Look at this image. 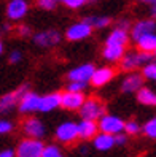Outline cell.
I'll use <instances>...</instances> for the list:
<instances>
[{"label":"cell","instance_id":"37","mask_svg":"<svg viewBox=\"0 0 156 157\" xmlns=\"http://www.w3.org/2000/svg\"><path fill=\"white\" fill-rule=\"evenodd\" d=\"M150 13H151V16H154V17H156V2H153V3H151Z\"/></svg>","mask_w":156,"mask_h":157},{"label":"cell","instance_id":"11","mask_svg":"<svg viewBox=\"0 0 156 157\" xmlns=\"http://www.w3.org/2000/svg\"><path fill=\"white\" fill-rule=\"evenodd\" d=\"M18 108L22 114H30V113H37L40 108V95L35 94L32 90H26L24 94L19 97L18 101Z\"/></svg>","mask_w":156,"mask_h":157},{"label":"cell","instance_id":"9","mask_svg":"<svg viewBox=\"0 0 156 157\" xmlns=\"http://www.w3.org/2000/svg\"><path fill=\"white\" fill-rule=\"evenodd\" d=\"M61 41H62V33L56 29L37 32L34 35V43L40 48H53V46H58Z\"/></svg>","mask_w":156,"mask_h":157},{"label":"cell","instance_id":"1","mask_svg":"<svg viewBox=\"0 0 156 157\" xmlns=\"http://www.w3.org/2000/svg\"><path fill=\"white\" fill-rule=\"evenodd\" d=\"M153 56L154 54H148V52H142L139 49L135 51H126L123 54V57L120 59V68L123 71H134L137 70L139 67L145 65L153 60Z\"/></svg>","mask_w":156,"mask_h":157},{"label":"cell","instance_id":"31","mask_svg":"<svg viewBox=\"0 0 156 157\" xmlns=\"http://www.w3.org/2000/svg\"><path fill=\"white\" fill-rule=\"evenodd\" d=\"M88 87V82H81V81H69L67 84V90H73V92H85Z\"/></svg>","mask_w":156,"mask_h":157},{"label":"cell","instance_id":"7","mask_svg":"<svg viewBox=\"0 0 156 157\" xmlns=\"http://www.w3.org/2000/svg\"><path fill=\"white\" fill-rule=\"evenodd\" d=\"M26 90H29V84H22L21 87H18L16 90L8 92V94L0 97V114H6V113H10L11 109H14L18 106L19 97L24 94Z\"/></svg>","mask_w":156,"mask_h":157},{"label":"cell","instance_id":"35","mask_svg":"<svg viewBox=\"0 0 156 157\" xmlns=\"http://www.w3.org/2000/svg\"><path fill=\"white\" fill-rule=\"evenodd\" d=\"M113 136H115V144L116 146H124L127 143V136H129V135H126L124 132H120V133H116Z\"/></svg>","mask_w":156,"mask_h":157},{"label":"cell","instance_id":"12","mask_svg":"<svg viewBox=\"0 0 156 157\" xmlns=\"http://www.w3.org/2000/svg\"><path fill=\"white\" fill-rule=\"evenodd\" d=\"M22 132L29 138H38V140H42L45 136V133H46V128H45V124L38 117L29 116L27 119H24V122H22Z\"/></svg>","mask_w":156,"mask_h":157},{"label":"cell","instance_id":"30","mask_svg":"<svg viewBox=\"0 0 156 157\" xmlns=\"http://www.w3.org/2000/svg\"><path fill=\"white\" fill-rule=\"evenodd\" d=\"M59 2H61V0H37V6L42 8V10L50 11V10H54Z\"/></svg>","mask_w":156,"mask_h":157},{"label":"cell","instance_id":"21","mask_svg":"<svg viewBox=\"0 0 156 157\" xmlns=\"http://www.w3.org/2000/svg\"><path fill=\"white\" fill-rule=\"evenodd\" d=\"M93 144L97 151H110L115 146V136L110 133H104V132H97L96 136L93 138Z\"/></svg>","mask_w":156,"mask_h":157},{"label":"cell","instance_id":"19","mask_svg":"<svg viewBox=\"0 0 156 157\" xmlns=\"http://www.w3.org/2000/svg\"><path fill=\"white\" fill-rule=\"evenodd\" d=\"M61 106V92H51V94L40 97V113H50Z\"/></svg>","mask_w":156,"mask_h":157},{"label":"cell","instance_id":"6","mask_svg":"<svg viewBox=\"0 0 156 157\" xmlns=\"http://www.w3.org/2000/svg\"><path fill=\"white\" fill-rule=\"evenodd\" d=\"M93 27L89 25V22L85 19V21H78V22H73L72 25L67 27L66 30V38L69 41H83L86 38H89L91 33H93Z\"/></svg>","mask_w":156,"mask_h":157},{"label":"cell","instance_id":"15","mask_svg":"<svg viewBox=\"0 0 156 157\" xmlns=\"http://www.w3.org/2000/svg\"><path fill=\"white\" fill-rule=\"evenodd\" d=\"M94 63H91V62H85V63H81V65L75 67V68H72L69 71V81H81V82H89L91 79V75H93V71H94Z\"/></svg>","mask_w":156,"mask_h":157},{"label":"cell","instance_id":"14","mask_svg":"<svg viewBox=\"0 0 156 157\" xmlns=\"http://www.w3.org/2000/svg\"><path fill=\"white\" fill-rule=\"evenodd\" d=\"M145 78L142 76L140 71H127V75L121 81V90L124 94H135L142 86H143Z\"/></svg>","mask_w":156,"mask_h":157},{"label":"cell","instance_id":"42","mask_svg":"<svg viewBox=\"0 0 156 157\" xmlns=\"http://www.w3.org/2000/svg\"><path fill=\"white\" fill-rule=\"evenodd\" d=\"M153 81H156V75H154V78H153Z\"/></svg>","mask_w":156,"mask_h":157},{"label":"cell","instance_id":"33","mask_svg":"<svg viewBox=\"0 0 156 157\" xmlns=\"http://www.w3.org/2000/svg\"><path fill=\"white\" fill-rule=\"evenodd\" d=\"M8 60H10V63H19L22 60V52L18 51V49L11 51L10 56H8Z\"/></svg>","mask_w":156,"mask_h":157},{"label":"cell","instance_id":"10","mask_svg":"<svg viewBox=\"0 0 156 157\" xmlns=\"http://www.w3.org/2000/svg\"><path fill=\"white\" fill-rule=\"evenodd\" d=\"M85 98V92H73L66 89L64 92H61V106L64 109H69V111H78Z\"/></svg>","mask_w":156,"mask_h":157},{"label":"cell","instance_id":"18","mask_svg":"<svg viewBox=\"0 0 156 157\" xmlns=\"http://www.w3.org/2000/svg\"><path fill=\"white\" fill-rule=\"evenodd\" d=\"M78 128V138L80 140H93L96 133L99 132L97 121H89V119H81L77 124Z\"/></svg>","mask_w":156,"mask_h":157},{"label":"cell","instance_id":"27","mask_svg":"<svg viewBox=\"0 0 156 157\" xmlns=\"http://www.w3.org/2000/svg\"><path fill=\"white\" fill-rule=\"evenodd\" d=\"M140 130H142V127L137 121H127V122L124 121V130L123 132L126 135H139Z\"/></svg>","mask_w":156,"mask_h":157},{"label":"cell","instance_id":"34","mask_svg":"<svg viewBox=\"0 0 156 157\" xmlns=\"http://www.w3.org/2000/svg\"><path fill=\"white\" fill-rule=\"evenodd\" d=\"M16 32H18V35L19 36H30L32 35V30H30V27L29 25H26V24H21V25H18V29H16Z\"/></svg>","mask_w":156,"mask_h":157},{"label":"cell","instance_id":"2","mask_svg":"<svg viewBox=\"0 0 156 157\" xmlns=\"http://www.w3.org/2000/svg\"><path fill=\"white\" fill-rule=\"evenodd\" d=\"M78 113H80L81 119L97 121L102 114H105V103L97 97H86L83 105L80 106Z\"/></svg>","mask_w":156,"mask_h":157},{"label":"cell","instance_id":"28","mask_svg":"<svg viewBox=\"0 0 156 157\" xmlns=\"http://www.w3.org/2000/svg\"><path fill=\"white\" fill-rule=\"evenodd\" d=\"M154 75H156V62L151 60V62L145 63V65L142 67V76H143L145 79H151V81H153Z\"/></svg>","mask_w":156,"mask_h":157},{"label":"cell","instance_id":"3","mask_svg":"<svg viewBox=\"0 0 156 157\" xmlns=\"http://www.w3.org/2000/svg\"><path fill=\"white\" fill-rule=\"evenodd\" d=\"M43 147H45V144L42 140L26 136L24 140L18 143L16 149H14V155L16 157H42Z\"/></svg>","mask_w":156,"mask_h":157},{"label":"cell","instance_id":"26","mask_svg":"<svg viewBox=\"0 0 156 157\" xmlns=\"http://www.w3.org/2000/svg\"><path fill=\"white\" fill-rule=\"evenodd\" d=\"M143 133L148 136V138H151V140H156V116L151 117V119H148V121L145 122Z\"/></svg>","mask_w":156,"mask_h":157},{"label":"cell","instance_id":"41","mask_svg":"<svg viewBox=\"0 0 156 157\" xmlns=\"http://www.w3.org/2000/svg\"><path fill=\"white\" fill-rule=\"evenodd\" d=\"M88 2H97V0H88Z\"/></svg>","mask_w":156,"mask_h":157},{"label":"cell","instance_id":"38","mask_svg":"<svg viewBox=\"0 0 156 157\" xmlns=\"http://www.w3.org/2000/svg\"><path fill=\"white\" fill-rule=\"evenodd\" d=\"M80 152H81V154H86V152H88V147H86V146L83 144V146L80 147Z\"/></svg>","mask_w":156,"mask_h":157},{"label":"cell","instance_id":"13","mask_svg":"<svg viewBox=\"0 0 156 157\" xmlns=\"http://www.w3.org/2000/svg\"><path fill=\"white\" fill-rule=\"evenodd\" d=\"M29 13V2L27 0H10L6 5V16L10 21H21Z\"/></svg>","mask_w":156,"mask_h":157},{"label":"cell","instance_id":"43","mask_svg":"<svg viewBox=\"0 0 156 157\" xmlns=\"http://www.w3.org/2000/svg\"><path fill=\"white\" fill-rule=\"evenodd\" d=\"M154 54H156V52H154Z\"/></svg>","mask_w":156,"mask_h":157},{"label":"cell","instance_id":"29","mask_svg":"<svg viewBox=\"0 0 156 157\" xmlns=\"http://www.w3.org/2000/svg\"><path fill=\"white\" fill-rule=\"evenodd\" d=\"M61 3H64L70 10H80L88 3V0H61Z\"/></svg>","mask_w":156,"mask_h":157},{"label":"cell","instance_id":"32","mask_svg":"<svg viewBox=\"0 0 156 157\" xmlns=\"http://www.w3.org/2000/svg\"><path fill=\"white\" fill-rule=\"evenodd\" d=\"M13 122L8 119H0V135H6L13 130Z\"/></svg>","mask_w":156,"mask_h":157},{"label":"cell","instance_id":"24","mask_svg":"<svg viewBox=\"0 0 156 157\" xmlns=\"http://www.w3.org/2000/svg\"><path fill=\"white\" fill-rule=\"evenodd\" d=\"M86 21L89 22V25L93 29H105L112 24V17L110 16H91L86 17Z\"/></svg>","mask_w":156,"mask_h":157},{"label":"cell","instance_id":"5","mask_svg":"<svg viewBox=\"0 0 156 157\" xmlns=\"http://www.w3.org/2000/svg\"><path fill=\"white\" fill-rule=\"evenodd\" d=\"M56 140L62 144H73L78 140V128H77V122L73 121H64L56 127L54 132Z\"/></svg>","mask_w":156,"mask_h":157},{"label":"cell","instance_id":"20","mask_svg":"<svg viewBox=\"0 0 156 157\" xmlns=\"http://www.w3.org/2000/svg\"><path fill=\"white\" fill-rule=\"evenodd\" d=\"M135 46H137V49L142 51V52L154 54L156 52V32L142 35L140 38L135 40Z\"/></svg>","mask_w":156,"mask_h":157},{"label":"cell","instance_id":"25","mask_svg":"<svg viewBox=\"0 0 156 157\" xmlns=\"http://www.w3.org/2000/svg\"><path fill=\"white\" fill-rule=\"evenodd\" d=\"M42 157H64V154H62L59 146H56V144H45Z\"/></svg>","mask_w":156,"mask_h":157},{"label":"cell","instance_id":"40","mask_svg":"<svg viewBox=\"0 0 156 157\" xmlns=\"http://www.w3.org/2000/svg\"><path fill=\"white\" fill-rule=\"evenodd\" d=\"M3 52V43H2V40H0V54Z\"/></svg>","mask_w":156,"mask_h":157},{"label":"cell","instance_id":"39","mask_svg":"<svg viewBox=\"0 0 156 157\" xmlns=\"http://www.w3.org/2000/svg\"><path fill=\"white\" fill-rule=\"evenodd\" d=\"M139 2H146V3H153V2H156V0H139Z\"/></svg>","mask_w":156,"mask_h":157},{"label":"cell","instance_id":"17","mask_svg":"<svg viewBox=\"0 0 156 157\" xmlns=\"http://www.w3.org/2000/svg\"><path fill=\"white\" fill-rule=\"evenodd\" d=\"M127 43H129V30L123 29L120 25H116L105 38V44H112V46H124L126 48Z\"/></svg>","mask_w":156,"mask_h":157},{"label":"cell","instance_id":"23","mask_svg":"<svg viewBox=\"0 0 156 157\" xmlns=\"http://www.w3.org/2000/svg\"><path fill=\"white\" fill-rule=\"evenodd\" d=\"M126 52L124 46H112V44H105L102 49V57L107 62H120L123 57V54Z\"/></svg>","mask_w":156,"mask_h":157},{"label":"cell","instance_id":"36","mask_svg":"<svg viewBox=\"0 0 156 157\" xmlns=\"http://www.w3.org/2000/svg\"><path fill=\"white\" fill-rule=\"evenodd\" d=\"M0 157H16L14 155V149H11V147L2 149V151H0Z\"/></svg>","mask_w":156,"mask_h":157},{"label":"cell","instance_id":"16","mask_svg":"<svg viewBox=\"0 0 156 157\" xmlns=\"http://www.w3.org/2000/svg\"><path fill=\"white\" fill-rule=\"evenodd\" d=\"M156 32V21L153 17H146V19H140L137 21L132 27H131V38L135 41L137 38H140L142 35Z\"/></svg>","mask_w":156,"mask_h":157},{"label":"cell","instance_id":"8","mask_svg":"<svg viewBox=\"0 0 156 157\" xmlns=\"http://www.w3.org/2000/svg\"><path fill=\"white\" fill-rule=\"evenodd\" d=\"M116 76V70L112 65H104V67H97L94 68L93 75H91L89 82L94 87H104L107 86L110 81H113V78Z\"/></svg>","mask_w":156,"mask_h":157},{"label":"cell","instance_id":"4","mask_svg":"<svg viewBox=\"0 0 156 157\" xmlns=\"http://www.w3.org/2000/svg\"><path fill=\"white\" fill-rule=\"evenodd\" d=\"M97 127H99V132L116 135V133L124 130V121L116 114H107L105 113L97 119Z\"/></svg>","mask_w":156,"mask_h":157},{"label":"cell","instance_id":"22","mask_svg":"<svg viewBox=\"0 0 156 157\" xmlns=\"http://www.w3.org/2000/svg\"><path fill=\"white\" fill-rule=\"evenodd\" d=\"M137 95V101L140 105H145V106H156V90L151 89V87H146V86H142L139 90L135 92Z\"/></svg>","mask_w":156,"mask_h":157}]
</instances>
